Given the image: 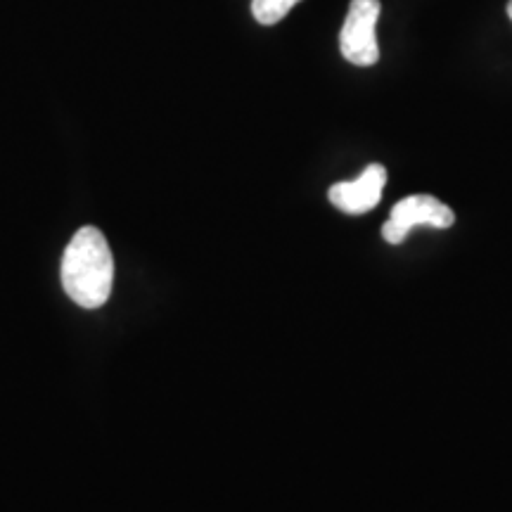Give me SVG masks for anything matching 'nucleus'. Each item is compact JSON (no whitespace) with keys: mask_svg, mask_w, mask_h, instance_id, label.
Returning <instances> with one entry per match:
<instances>
[{"mask_svg":"<svg viewBox=\"0 0 512 512\" xmlns=\"http://www.w3.org/2000/svg\"><path fill=\"white\" fill-rule=\"evenodd\" d=\"M456 223V214L439 202L432 195H411L399 204H394L392 216L384 223L382 238L389 245H401L408 238L411 228L415 226H432V228H451Z\"/></svg>","mask_w":512,"mask_h":512,"instance_id":"nucleus-3","label":"nucleus"},{"mask_svg":"<svg viewBox=\"0 0 512 512\" xmlns=\"http://www.w3.org/2000/svg\"><path fill=\"white\" fill-rule=\"evenodd\" d=\"M508 17L512 19V0H510V3H508Z\"/></svg>","mask_w":512,"mask_h":512,"instance_id":"nucleus-6","label":"nucleus"},{"mask_svg":"<svg viewBox=\"0 0 512 512\" xmlns=\"http://www.w3.org/2000/svg\"><path fill=\"white\" fill-rule=\"evenodd\" d=\"M297 3H302V0H252V15L264 27H273L290 15V10Z\"/></svg>","mask_w":512,"mask_h":512,"instance_id":"nucleus-5","label":"nucleus"},{"mask_svg":"<svg viewBox=\"0 0 512 512\" xmlns=\"http://www.w3.org/2000/svg\"><path fill=\"white\" fill-rule=\"evenodd\" d=\"M384 183H387V169L382 164H370L356 181L332 185L328 197L344 214H368L370 209H375L380 204Z\"/></svg>","mask_w":512,"mask_h":512,"instance_id":"nucleus-4","label":"nucleus"},{"mask_svg":"<svg viewBox=\"0 0 512 512\" xmlns=\"http://www.w3.org/2000/svg\"><path fill=\"white\" fill-rule=\"evenodd\" d=\"M62 285L69 299L83 309H98L110 299L114 259L98 228H81L69 240L62 256Z\"/></svg>","mask_w":512,"mask_h":512,"instance_id":"nucleus-1","label":"nucleus"},{"mask_svg":"<svg viewBox=\"0 0 512 512\" xmlns=\"http://www.w3.org/2000/svg\"><path fill=\"white\" fill-rule=\"evenodd\" d=\"M380 0H351L344 27L339 31V50L347 62L356 67H373L380 60L377 46V22H380Z\"/></svg>","mask_w":512,"mask_h":512,"instance_id":"nucleus-2","label":"nucleus"}]
</instances>
